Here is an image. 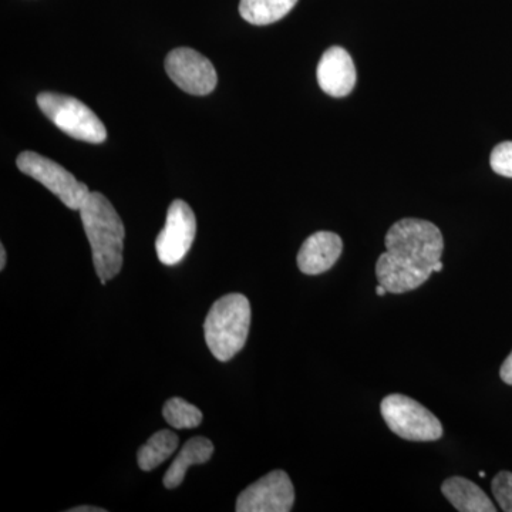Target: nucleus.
I'll return each instance as SVG.
<instances>
[{
  "label": "nucleus",
  "mask_w": 512,
  "mask_h": 512,
  "mask_svg": "<svg viewBox=\"0 0 512 512\" xmlns=\"http://www.w3.org/2000/svg\"><path fill=\"white\" fill-rule=\"evenodd\" d=\"M386 251L377 259L376 276L390 293L420 288L434 274L444 251L443 234L433 222L404 218L384 238Z\"/></svg>",
  "instance_id": "f257e3e1"
},
{
  "label": "nucleus",
  "mask_w": 512,
  "mask_h": 512,
  "mask_svg": "<svg viewBox=\"0 0 512 512\" xmlns=\"http://www.w3.org/2000/svg\"><path fill=\"white\" fill-rule=\"evenodd\" d=\"M93 252V264L101 285L123 268L124 224L116 208L101 192H90L79 210Z\"/></svg>",
  "instance_id": "f03ea898"
},
{
  "label": "nucleus",
  "mask_w": 512,
  "mask_h": 512,
  "mask_svg": "<svg viewBox=\"0 0 512 512\" xmlns=\"http://www.w3.org/2000/svg\"><path fill=\"white\" fill-rule=\"evenodd\" d=\"M251 328V303L242 293L222 296L208 312L204 322L205 342L215 359H234L247 343Z\"/></svg>",
  "instance_id": "7ed1b4c3"
},
{
  "label": "nucleus",
  "mask_w": 512,
  "mask_h": 512,
  "mask_svg": "<svg viewBox=\"0 0 512 512\" xmlns=\"http://www.w3.org/2000/svg\"><path fill=\"white\" fill-rule=\"evenodd\" d=\"M37 104L47 119L74 140L92 144L106 141V126L82 101L66 94L43 92L37 96Z\"/></svg>",
  "instance_id": "20e7f679"
},
{
  "label": "nucleus",
  "mask_w": 512,
  "mask_h": 512,
  "mask_svg": "<svg viewBox=\"0 0 512 512\" xmlns=\"http://www.w3.org/2000/svg\"><path fill=\"white\" fill-rule=\"evenodd\" d=\"M380 412L389 429L404 440L436 441L443 436L440 420L412 397L390 394L382 400Z\"/></svg>",
  "instance_id": "39448f33"
},
{
  "label": "nucleus",
  "mask_w": 512,
  "mask_h": 512,
  "mask_svg": "<svg viewBox=\"0 0 512 512\" xmlns=\"http://www.w3.org/2000/svg\"><path fill=\"white\" fill-rule=\"evenodd\" d=\"M16 165L23 174L45 185L69 210L79 211L92 192L62 165L40 156L35 151H23L16 160Z\"/></svg>",
  "instance_id": "423d86ee"
},
{
  "label": "nucleus",
  "mask_w": 512,
  "mask_h": 512,
  "mask_svg": "<svg viewBox=\"0 0 512 512\" xmlns=\"http://www.w3.org/2000/svg\"><path fill=\"white\" fill-rule=\"evenodd\" d=\"M197 235V218L187 202L175 200L167 212L163 231L156 239V251L161 264H180L192 247Z\"/></svg>",
  "instance_id": "0eeeda50"
},
{
  "label": "nucleus",
  "mask_w": 512,
  "mask_h": 512,
  "mask_svg": "<svg viewBox=\"0 0 512 512\" xmlns=\"http://www.w3.org/2000/svg\"><path fill=\"white\" fill-rule=\"evenodd\" d=\"M165 72L181 90L194 96H207L217 87L214 64L190 47L171 50L165 59Z\"/></svg>",
  "instance_id": "6e6552de"
},
{
  "label": "nucleus",
  "mask_w": 512,
  "mask_h": 512,
  "mask_svg": "<svg viewBox=\"0 0 512 512\" xmlns=\"http://www.w3.org/2000/svg\"><path fill=\"white\" fill-rule=\"evenodd\" d=\"M295 503V490L288 474L271 471L245 488L237 500V512H289Z\"/></svg>",
  "instance_id": "1a4fd4ad"
},
{
  "label": "nucleus",
  "mask_w": 512,
  "mask_h": 512,
  "mask_svg": "<svg viewBox=\"0 0 512 512\" xmlns=\"http://www.w3.org/2000/svg\"><path fill=\"white\" fill-rule=\"evenodd\" d=\"M316 77H318L320 89L329 96H348L355 89V63L343 47H330L320 59Z\"/></svg>",
  "instance_id": "9d476101"
},
{
  "label": "nucleus",
  "mask_w": 512,
  "mask_h": 512,
  "mask_svg": "<svg viewBox=\"0 0 512 512\" xmlns=\"http://www.w3.org/2000/svg\"><path fill=\"white\" fill-rule=\"evenodd\" d=\"M343 251L342 238L335 232L319 231L303 242L298 254L302 274L320 275L338 262Z\"/></svg>",
  "instance_id": "9b49d317"
},
{
  "label": "nucleus",
  "mask_w": 512,
  "mask_h": 512,
  "mask_svg": "<svg viewBox=\"0 0 512 512\" xmlns=\"http://www.w3.org/2000/svg\"><path fill=\"white\" fill-rule=\"evenodd\" d=\"M441 493L460 512H495L497 508L487 494L464 477L447 478L441 485Z\"/></svg>",
  "instance_id": "f8f14e48"
},
{
  "label": "nucleus",
  "mask_w": 512,
  "mask_h": 512,
  "mask_svg": "<svg viewBox=\"0 0 512 512\" xmlns=\"http://www.w3.org/2000/svg\"><path fill=\"white\" fill-rule=\"evenodd\" d=\"M214 454V444L207 437H192L181 448L178 456L175 457L173 464L168 468L165 473L163 483L165 488L173 490V488L180 487L183 484L185 474L188 468L195 466V464H204L211 460Z\"/></svg>",
  "instance_id": "ddd939ff"
},
{
  "label": "nucleus",
  "mask_w": 512,
  "mask_h": 512,
  "mask_svg": "<svg viewBox=\"0 0 512 512\" xmlns=\"http://www.w3.org/2000/svg\"><path fill=\"white\" fill-rule=\"evenodd\" d=\"M298 0H241L239 13L251 25L265 26L285 18Z\"/></svg>",
  "instance_id": "4468645a"
},
{
  "label": "nucleus",
  "mask_w": 512,
  "mask_h": 512,
  "mask_svg": "<svg viewBox=\"0 0 512 512\" xmlns=\"http://www.w3.org/2000/svg\"><path fill=\"white\" fill-rule=\"evenodd\" d=\"M177 434L171 430H160L148 439L147 443L138 450L137 461L141 470L153 471L154 468L161 466L165 460H168L175 451H177Z\"/></svg>",
  "instance_id": "2eb2a0df"
},
{
  "label": "nucleus",
  "mask_w": 512,
  "mask_h": 512,
  "mask_svg": "<svg viewBox=\"0 0 512 512\" xmlns=\"http://www.w3.org/2000/svg\"><path fill=\"white\" fill-rule=\"evenodd\" d=\"M163 416L177 430L195 429L202 423L201 410L181 397H173L164 404Z\"/></svg>",
  "instance_id": "dca6fc26"
},
{
  "label": "nucleus",
  "mask_w": 512,
  "mask_h": 512,
  "mask_svg": "<svg viewBox=\"0 0 512 512\" xmlns=\"http://www.w3.org/2000/svg\"><path fill=\"white\" fill-rule=\"evenodd\" d=\"M491 490L501 510L512 512V473L501 471L494 477Z\"/></svg>",
  "instance_id": "f3484780"
},
{
  "label": "nucleus",
  "mask_w": 512,
  "mask_h": 512,
  "mask_svg": "<svg viewBox=\"0 0 512 512\" xmlns=\"http://www.w3.org/2000/svg\"><path fill=\"white\" fill-rule=\"evenodd\" d=\"M490 163L494 173L512 178V141L498 144L491 153Z\"/></svg>",
  "instance_id": "a211bd4d"
},
{
  "label": "nucleus",
  "mask_w": 512,
  "mask_h": 512,
  "mask_svg": "<svg viewBox=\"0 0 512 512\" xmlns=\"http://www.w3.org/2000/svg\"><path fill=\"white\" fill-rule=\"evenodd\" d=\"M500 376L504 383L511 384L512 386V352L505 359L503 366H501Z\"/></svg>",
  "instance_id": "6ab92c4d"
},
{
  "label": "nucleus",
  "mask_w": 512,
  "mask_h": 512,
  "mask_svg": "<svg viewBox=\"0 0 512 512\" xmlns=\"http://www.w3.org/2000/svg\"><path fill=\"white\" fill-rule=\"evenodd\" d=\"M69 512H106L104 508L90 507V505H80V507L70 508Z\"/></svg>",
  "instance_id": "aec40b11"
},
{
  "label": "nucleus",
  "mask_w": 512,
  "mask_h": 512,
  "mask_svg": "<svg viewBox=\"0 0 512 512\" xmlns=\"http://www.w3.org/2000/svg\"><path fill=\"white\" fill-rule=\"evenodd\" d=\"M6 266V249L5 247H0V271H3Z\"/></svg>",
  "instance_id": "412c9836"
},
{
  "label": "nucleus",
  "mask_w": 512,
  "mask_h": 512,
  "mask_svg": "<svg viewBox=\"0 0 512 512\" xmlns=\"http://www.w3.org/2000/svg\"><path fill=\"white\" fill-rule=\"evenodd\" d=\"M376 293H377V295H379V296H384V295H386V293H387V289H386V288H384V286H383V285H380V284H379V285H377Z\"/></svg>",
  "instance_id": "4be33fe9"
},
{
  "label": "nucleus",
  "mask_w": 512,
  "mask_h": 512,
  "mask_svg": "<svg viewBox=\"0 0 512 512\" xmlns=\"http://www.w3.org/2000/svg\"><path fill=\"white\" fill-rule=\"evenodd\" d=\"M478 476H480L481 478H484L485 477L484 471H480V474H478Z\"/></svg>",
  "instance_id": "5701e85b"
}]
</instances>
